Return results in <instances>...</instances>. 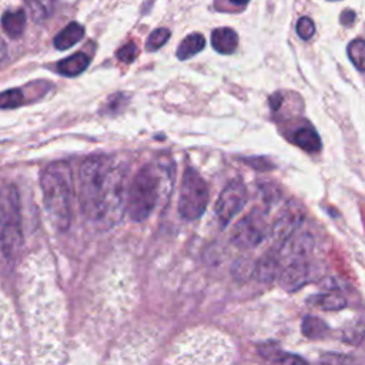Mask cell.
Listing matches in <instances>:
<instances>
[{"label":"cell","mask_w":365,"mask_h":365,"mask_svg":"<svg viewBox=\"0 0 365 365\" xmlns=\"http://www.w3.org/2000/svg\"><path fill=\"white\" fill-rule=\"evenodd\" d=\"M128 167L114 156L87 157L80 166L79 200L83 214L95 223L113 225L127 210Z\"/></svg>","instance_id":"cell-1"},{"label":"cell","mask_w":365,"mask_h":365,"mask_svg":"<svg viewBox=\"0 0 365 365\" xmlns=\"http://www.w3.org/2000/svg\"><path fill=\"white\" fill-rule=\"evenodd\" d=\"M44 208L58 232H66L72 223V175L66 163H53L40 177Z\"/></svg>","instance_id":"cell-2"},{"label":"cell","mask_w":365,"mask_h":365,"mask_svg":"<svg viewBox=\"0 0 365 365\" xmlns=\"http://www.w3.org/2000/svg\"><path fill=\"white\" fill-rule=\"evenodd\" d=\"M160 170L145 166L134 175L127 192V213L133 221H145L156 208L161 193Z\"/></svg>","instance_id":"cell-3"},{"label":"cell","mask_w":365,"mask_h":365,"mask_svg":"<svg viewBox=\"0 0 365 365\" xmlns=\"http://www.w3.org/2000/svg\"><path fill=\"white\" fill-rule=\"evenodd\" d=\"M23 246L22 214L19 194L15 186L4 189L2 200V251L9 263H13Z\"/></svg>","instance_id":"cell-4"},{"label":"cell","mask_w":365,"mask_h":365,"mask_svg":"<svg viewBox=\"0 0 365 365\" xmlns=\"http://www.w3.org/2000/svg\"><path fill=\"white\" fill-rule=\"evenodd\" d=\"M208 189L197 170L187 167L181 181L178 213L185 220H197L206 211Z\"/></svg>","instance_id":"cell-5"},{"label":"cell","mask_w":365,"mask_h":365,"mask_svg":"<svg viewBox=\"0 0 365 365\" xmlns=\"http://www.w3.org/2000/svg\"><path fill=\"white\" fill-rule=\"evenodd\" d=\"M267 233L268 224L265 213L260 208H254L246 214L233 228L232 243L241 250H250L261 244Z\"/></svg>","instance_id":"cell-6"},{"label":"cell","mask_w":365,"mask_h":365,"mask_svg":"<svg viewBox=\"0 0 365 365\" xmlns=\"http://www.w3.org/2000/svg\"><path fill=\"white\" fill-rule=\"evenodd\" d=\"M247 189L243 180L234 178L223 189L215 203V215L223 227L228 225L246 206Z\"/></svg>","instance_id":"cell-7"},{"label":"cell","mask_w":365,"mask_h":365,"mask_svg":"<svg viewBox=\"0 0 365 365\" xmlns=\"http://www.w3.org/2000/svg\"><path fill=\"white\" fill-rule=\"evenodd\" d=\"M304 220V213L298 204L294 201L287 204V207L280 213L279 218L271 228V236L274 241L279 243L280 247L286 244L297 232Z\"/></svg>","instance_id":"cell-8"},{"label":"cell","mask_w":365,"mask_h":365,"mask_svg":"<svg viewBox=\"0 0 365 365\" xmlns=\"http://www.w3.org/2000/svg\"><path fill=\"white\" fill-rule=\"evenodd\" d=\"M310 279H311L310 264L305 260L294 261L287 264V267L281 271L280 284L286 291L294 293L303 288L310 281Z\"/></svg>","instance_id":"cell-9"},{"label":"cell","mask_w":365,"mask_h":365,"mask_svg":"<svg viewBox=\"0 0 365 365\" xmlns=\"http://www.w3.org/2000/svg\"><path fill=\"white\" fill-rule=\"evenodd\" d=\"M281 276V258L277 251L270 253L254 264V279L261 283H271Z\"/></svg>","instance_id":"cell-10"},{"label":"cell","mask_w":365,"mask_h":365,"mask_svg":"<svg viewBox=\"0 0 365 365\" xmlns=\"http://www.w3.org/2000/svg\"><path fill=\"white\" fill-rule=\"evenodd\" d=\"M213 49L221 55H232L239 46V36L230 27L215 29L211 34Z\"/></svg>","instance_id":"cell-11"},{"label":"cell","mask_w":365,"mask_h":365,"mask_svg":"<svg viewBox=\"0 0 365 365\" xmlns=\"http://www.w3.org/2000/svg\"><path fill=\"white\" fill-rule=\"evenodd\" d=\"M260 354L276 365H310L304 358L296 354L284 352L276 344H265L260 348Z\"/></svg>","instance_id":"cell-12"},{"label":"cell","mask_w":365,"mask_h":365,"mask_svg":"<svg viewBox=\"0 0 365 365\" xmlns=\"http://www.w3.org/2000/svg\"><path fill=\"white\" fill-rule=\"evenodd\" d=\"M294 143L307 153H318L321 150V139L311 126H304L296 130L293 135Z\"/></svg>","instance_id":"cell-13"},{"label":"cell","mask_w":365,"mask_h":365,"mask_svg":"<svg viewBox=\"0 0 365 365\" xmlns=\"http://www.w3.org/2000/svg\"><path fill=\"white\" fill-rule=\"evenodd\" d=\"M83 37H84V27L77 22H72L60 33L56 34L53 44L58 51H67L73 48V46L79 43Z\"/></svg>","instance_id":"cell-14"},{"label":"cell","mask_w":365,"mask_h":365,"mask_svg":"<svg viewBox=\"0 0 365 365\" xmlns=\"http://www.w3.org/2000/svg\"><path fill=\"white\" fill-rule=\"evenodd\" d=\"M88 63H90V58L86 53H76L59 62L58 72L66 77H76L88 67Z\"/></svg>","instance_id":"cell-15"},{"label":"cell","mask_w":365,"mask_h":365,"mask_svg":"<svg viewBox=\"0 0 365 365\" xmlns=\"http://www.w3.org/2000/svg\"><path fill=\"white\" fill-rule=\"evenodd\" d=\"M2 26H4L5 33L11 39H19L23 34L25 26H26L25 11L19 9L15 12H6L2 18Z\"/></svg>","instance_id":"cell-16"},{"label":"cell","mask_w":365,"mask_h":365,"mask_svg":"<svg viewBox=\"0 0 365 365\" xmlns=\"http://www.w3.org/2000/svg\"><path fill=\"white\" fill-rule=\"evenodd\" d=\"M206 46V40L200 33L189 34L185 40H182L177 49V58L180 60H187L193 58L194 55L200 53Z\"/></svg>","instance_id":"cell-17"},{"label":"cell","mask_w":365,"mask_h":365,"mask_svg":"<svg viewBox=\"0 0 365 365\" xmlns=\"http://www.w3.org/2000/svg\"><path fill=\"white\" fill-rule=\"evenodd\" d=\"M301 330H303V334L310 340H323L328 336V331H330L328 326L323 321V319L314 317V315L304 317Z\"/></svg>","instance_id":"cell-18"},{"label":"cell","mask_w":365,"mask_h":365,"mask_svg":"<svg viewBox=\"0 0 365 365\" xmlns=\"http://www.w3.org/2000/svg\"><path fill=\"white\" fill-rule=\"evenodd\" d=\"M365 337V326L361 319H355L354 323L347 324L341 331V338L344 343L351 345H358Z\"/></svg>","instance_id":"cell-19"},{"label":"cell","mask_w":365,"mask_h":365,"mask_svg":"<svg viewBox=\"0 0 365 365\" xmlns=\"http://www.w3.org/2000/svg\"><path fill=\"white\" fill-rule=\"evenodd\" d=\"M314 304L319 305L323 310L327 311H338L347 305V300L337 293H327L321 296H315Z\"/></svg>","instance_id":"cell-20"},{"label":"cell","mask_w":365,"mask_h":365,"mask_svg":"<svg viewBox=\"0 0 365 365\" xmlns=\"http://www.w3.org/2000/svg\"><path fill=\"white\" fill-rule=\"evenodd\" d=\"M32 18L37 22L48 19L53 11L55 0H26Z\"/></svg>","instance_id":"cell-21"},{"label":"cell","mask_w":365,"mask_h":365,"mask_svg":"<svg viewBox=\"0 0 365 365\" xmlns=\"http://www.w3.org/2000/svg\"><path fill=\"white\" fill-rule=\"evenodd\" d=\"M348 58L358 70L365 72V40L354 39L348 44Z\"/></svg>","instance_id":"cell-22"},{"label":"cell","mask_w":365,"mask_h":365,"mask_svg":"<svg viewBox=\"0 0 365 365\" xmlns=\"http://www.w3.org/2000/svg\"><path fill=\"white\" fill-rule=\"evenodd\" d=\"M319 365H365V361L354 355L328 352L319 358Z\"/></svg>","instance_id":"cell-23"},{"label":"cell","mask_w":365,"mask_h":365,"mask_svg":"<svg viewBox=\"0 0 365 365\" xmlns=\"http://www.w3.org/2000/svg\"><path fill=\"white\" fill-rule=\"evenodd\" d=\"M25 102V96L22 93V90L19 88H11L6 90L0 96V107L8 110V109H16L19 106H22Z\"/></svg>","instance_id":"cell-24"},{"label":"cell","mask_w":365,"mask_h":365,"mask_svg":"<svg viewBox=\"0 0 365 365\" xmlns=\"http://www.w3.org/2000/svg\"><path fill=\"white\" fill-rule=\"evenodd\" d=\"M171 36V32L166 27H160V29H156L154 32H152V34L149 36V40H147V44H146V49L149 52H156L159 51L160 48H163V46L167 43V40L170 39Z\"/></svg>","instance_id":"cell-25"},{"label":"cell","mask_w":365,"mask_h":365,"mask_svg":"<svg viewBox=\"0 0 365 365\" xmlns=\"http://www.w3.org/2000/svg\"><path fill=\"white\" fill-rule=\"evenodd\" d=\"M137 55H139V49H137V46L133 41H130L119 49L117 59L123 63H133L135 60Z\"/></svg>","instance_id":"cell-26"},{"label":"cell","mask_w":365,"mask_h":365,"mask_svg":"<svg viewBox=\"0 0 365 365\" xmlns=\"http://www.w3.org/2000/svg\"><path fill=\"white\" fill-rule=\"evenodd\" d=\"M297 33L303 40H310L315 33L314 22L310 18H301L297 22Z\"/></svg>","instance_id":"cell-27"},{"label":"cell","mask_w":365,"mask_h":365,"mask_svg":"<svg viewBox=\"0 0 365 365\" xmlns=\"http://www.w3.org/2000/svg\"><path fill=\"white\" fill-rule=\"evenodd\" d=\"M354 20H355V13L352 11H344L341 13V23L344 26H351L354 23Z\"/></svg>","instance_id":"cell-28"},{"label":"cell","mask_w":365,"mask_h":365,"mask_svg":"<svg viewBox=\"0 0 365 365\" xmlns=\"http://www.w3.org/2000/svg\"><path fill=\"white\" fill-rule=\"evenodd\" d=\"M230 2L236 6H246L250 2V0H230Z\"/></svg>","instance_id":"cell-29"},{"label":"cell","mask_w":365,"mask_h":365,"mask_svg":"<svg viewBox=\"0 0 365 365\" xmlns=\"http://www.w3.org/2000/svg\"><path fill=\"white\" fill-rule=\"evenodd\" d=\"M331 2H334V0H331Z\"/></svg>","instance_id":"cell-30"}]
</instances>
